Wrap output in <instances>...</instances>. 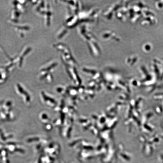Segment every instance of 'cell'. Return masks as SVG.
Segmentation results:
<instances>
[{
	"label": "cell",
	"instance_id": "6da1fadb",
	"mask_svg": "<svg viewBox=\"0 0 163 163\" xmlns=\"http://www.w3.org/2000/svg\"><path fill=\"white\" fill-rule=\"evenodd\" d=\"M79 30L80 35L86 41L88 49L92 55L95 57L99 56L101 51L96 37L85 26H80Z\"/></svg>",
	"mask_w": 163,
	"mask_h": 163
},
{
	"label": "cell",
	"instance_id": "7a4b0ae2",
	"mask_svg": "<svg viewBox=\"0 0 163 163\" xmlns=\"http://www.w3.org/2000/svg\"><path fill=\"white\" fill-rule=\"evenodd\" d=\"M54 46L60 53L61 59L65 66L76 67L77 63L67 45L64 43H57Z\"/></svg>",
	"mask_w": 163,
	"mask_h": 163
},
{
	"label": "cell",
	"instance_id": "3957f363",
	"mask_svg": "<svg viewBox=\"0 0 163 163\" xmlns=\"http://www.w3.org/2000/svg\"><path fill=\"white\" fill-rule=\"evenodd\" d=\"M66 2L69 10H70L73 15H76L79 12L80 5L79 1H65Z\"/></svg>",
	"mask_w": 163,
	"mask_h": 163
},
{
	"label": "cell",
	"instance_id": "277c9868",
	"mask_svg": "<svg viewBox=\"0 0 163 163\" xmlns=\"http://www.w3.org/2000/svg\"><path fill=\"white\" fill-rule=\"evenodd\" d=\"M66 30H67L66 29L64 28V27L60 29L58 32V38L60 39L64 37V36L67 33V31Z\"/></svg>",
	"mask_w": 163,
	"mask_h": 163
}]
</instances>
